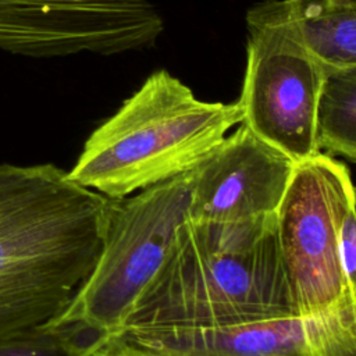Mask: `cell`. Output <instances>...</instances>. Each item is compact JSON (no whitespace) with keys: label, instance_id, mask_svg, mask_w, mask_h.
I'll return each instance as SVG.
<instances>
[{"label":"cell","instance_id":"cell-9","mask_svg":"<svg viewBox=\"0 0 356 356\" xmlns=\"http://www.w3.org/2000/svg\"><path fill=\"white\" fill-rule=\"evenodd\" d=\"M295 164L239 124L189 171L188 218L242 221L277 214Z\"/></svg>","mask_w":356,"mask_h":356},{"label":"cell","instance_id":"cell-1","mask_svg":"<svg viewBox=\"0 0 356 356\" xmlns=\"http://www.w3.org/2000/svg\"><path fill=\"white\" fill-rule=\"evenodd\" d=\"M107 206L54 164H0V339L64 312L97 261Z\"/></svg>","mask_w":356,"mask_h":356},{"label":"cell","instance_id":"cell-5","mask_svg":"<svg viewBox=\"0 0 356 356\" xmlns=\"http://www.w3.org/2000/svg\"><path fill=\"white\" fill-rule=\"evenodd\" d=\"M356 200L348 167L331 154L295 164L277 210V235L293 316L356 307L342 259L339 232L346 207Z\"/></svg>","mask_w":356,"mask_h":356},{"label":"cell","instance_id":"cell-13","mask_svg":"<svg viewBox=\"0 0 356 356\" xmlns=\"http://www.w3.org/2000/svg\"><path fill=\"white\" fill-rule=\"evenodd\" d=\"M93 356H153L145 350H140L118 337H111Z\"/></svg>","mask_w":356,"mask_h":356},{"label":"cell","instance_id":"cell-6","mask_svg":"<svg viewBox=\"0 0 356 356\" xmlns=\"http://www.w3.org/2000/svg\"><path fill=\"white\" fill-rule=\"evenodd\" d=\"M241 124L295 163L320 150L318 106L327 67L280 29L248 25Z\"/></svg>","mask_w":356,"mask_h":356},{"label":"cell","instance_id":"cell-2","mask_svg":"<svg viewBox=\"0 0 356 356\" xmlns=\"http://www.w3.org/2000/svg\"><path fill=\"white\" fill-rule=\"evenodd\" d=\"M289 316L277 214L242 221L186 218L118 334L224 328Z\"/></svg>","mask_w":356,"mask_h":356},{"label":"cell","instance_id":"cell-10","mask_svg":"<svg viewBox=\"0 0 356 356\" xmlns=\"http://www.w3.org/2000/svg\"><path fill=\"white\" fill-rule=\"evenodd\" d=\"M246 22L282 31L325 67L356 65V0H266Z\"/></svg>","mask_w":356,"mask_h":356},{"label":"cell","instance_id":"cell-3","mask_svg":"<svg viewBox=\"0 0 356 356\" xmlns=\"http://www.w3.org/2000/svg\"><path fill=\"white\" fill-rule=\"evenodd\" d=\"M242 120L238 100H200L159 70L89 135L67 175L103 196L124 197L191 171Z\"/></svg>","mask_w":356,"mask_h":356},{"label":"cell","instance_id":"cell-11","mask_svg":"<svg viewBox=\"0 0 356 356\" xmlns=\"http://www.w3.org/2000/svg\"><path fill=\"white\" fill-rule=\"evenodd\" d=\"M320 150L356 163V65L327 67L318 106Z\"/></svg>","mask_w":356,"mask_h":356},{"label":"cell","instance_id":"cell-8","mask_svg":"<svg viewBox=\"0 0 356 356\" xmlns=\"http://www.w3.org/2000/svg\"><path fill=\"white\" fill-rule=\"evenodd\" d=\"M153 356H356V307L224 328L115 335Z\"/></svg>","mask_w":356,"mask_h":356},{"label":"cell","instance_id":"cell-12","mask_svg":"<svg viewBox=\"0 0 356 356\" xmlns=\"http://www.w3.org/2000/svg\"><path fill=\"white\" fill-rule=\"evenodd\" d=\"M110 334L81 323H44L0 339V356H93Z\"/></svg>","mask_w":356,"mask_h":356},{"label":"cell","instance_id":"cell-4","mask_svg":"<svg viewBox=\"0 0 356 356\" xmlns=\"http://www.w3.org/2000/svg\"><path fill=\"white\" fill-rule=\"evenodd\" d=\"M189 171L124 197H108L97 261L64 312L49 323H81L117 335L163 266L188 218Z\"/></svg>","mask_w":356,"mask_h":356},{"label":"cell","instance_id":"cell-7","mask_svg":"<svg viewBox=\"0 0 356 356\" xmlns=\"http://www.w3.org/2000/svg\"><path fill=\"white\" fill-rule=\"evenodd\" d=\"M164 21L147 0H0V49L28 57L150 47Z\"/></svg>","mask_w":356,"mask_h":356}]
</instances>
